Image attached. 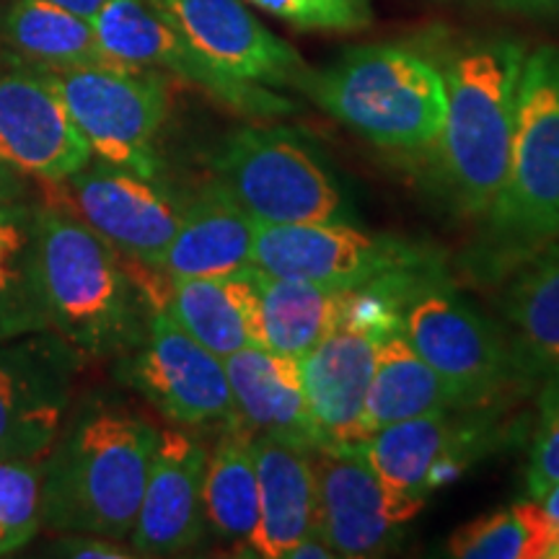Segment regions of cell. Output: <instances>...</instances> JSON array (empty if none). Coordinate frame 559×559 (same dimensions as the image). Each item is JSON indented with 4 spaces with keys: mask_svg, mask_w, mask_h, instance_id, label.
I'll return each mask as SVG.
<instances>
[{
    "mask_svg": "<svg viewBox=\"0 0 559 559\" xmlns=\"http://www.w3.org/2000/svg\"><path fill=\"white\" fill-rule=\"evenodd\" d=\"M218 187L257 223H353L355 207L309 143L288 128L243 124L213 156Z\"/></svg>",
    "mask_w": 559,
    "mask_h": 559,
    "instance_id": "cell-6",
    "label": "cell"
},
{
    "mask_svg": "<svg viewBox=\"0 0 559 559\" xmlns=\"http://www.w3.org/2000/svg\"><path fill=\"white\" fill-rule=\"evenodd\" d=\"M202 58L234 79L267 88H300L309 66L241 0H153Z\"/></svg>",
    "mask_w": 559,
    "mask_h": 559,
    "instance_id": "cell-16",
    "label": "cell"
},
{
    "mask_svg": "<svg viewBox=\"0 0 559 559\" xmlns=\"http://www.w3.org/2000/svg\"><path fill=\"white\" fill-rule=\"evenodd\" d=\"M260 477V523L243 547L249 555L283 559L293 544L317 531V474L313 449L254 432Z\"/></svg>",
    "mask_w": 559,
    "mask_h": 559,
    "instance_id": "cell-20",
    "label": "cell"
},
{
    "mask_svg": "<svg viewBox=\"0 0 559 559\" xmlns=\"http://www.w3.org/2000/svg\"><path fill=\"white\" fill-rule=\"evenodd\" d=\"M379 342L376 334L337 326L300 358L319 449H355L366 440L362 412Z\"/></svg>",
    "mask_w": 559,
    "mask_h": 559,
    "instance_id": "cell-18",
    "label": "cell"
},
{
    "mask_svg": "<svg viewBox=\"0 0 559 559\" xmlns=\"http://www.w3.org/2000/svg\"><path fill=\"white\" fill-rule=\"evenodd\" d=\"M202 513H205V526L226 542L243 544L260 523L254 430L247 428L241 419H230L218 445L207 453Z\"/></svg>",
    "mask_w": 559,
    "mask_h": 559,
    "instance_id": "cell-26",
    "label": "cell"
},
{
    "mask_svg": "<svg viewBox=\"0 0 559 559\" xmlns=\"http://www.w3.org/2000/svg\"><path fill=\"white\" fill-rule=\"evenodd\" d=\"M158 430L117 407H88L45 461L41 526L60 534L130 539Z\"/></svg>",
    "mask_w": 559,
    "mask_h": 559,
    "instance_id": "cell-2",
    "label": "cell"
},
{
    "mask_svg": "<svg viewBox=\"0 0 559 559\" xmlns=\"http://www.w3.org/2000/svg\"><path fill=\"white\" fill-rule=\"evenodd\" d=\"M559 481V381H547V394L542 400L539 428L531 443L526 485L531 498L539 500L549 487Z\"/></svg>",
    "mask_w": 559,
    "mask_h": 559,
    "instance_id": "cell-33",
    "label": "cell"
},
{
    "mask_svg": "<svg viewBox=\"0 0 559 559\" xmlns=\"http://www.w3.org/2000/svg\"><path fill=\"white\" fill-rule=\"evenodd\" d=\"M257 221L218 185L181 207V223L158 272L169 277H226L243 272L254 254Z\"/></svg>",
    "mask_w": 559,
    "mask_h": 559,
    "instance_id": "cell-23",
    "label": "cell"
},
{
    "mask_svg": "<svg viewBox=\"0 0 559 559\" xmlns=\"http://www.w3.org/2000/svg\"><path fill=\"white\" fill-rule=\"evenodd\" d=\"M55 555L62 557H99V559H128L135 557V551L124 549L120 542L107 539L96 534H68L60 542L52 544Z\"/></svg>",
    "mask_w": 559,
    "mask_h": 559,
    "instance_id": "cell-34",
    "label": "cell"
},
{
    "mask_svg": "<svg viewBox=\"0 0 559 559\" xmlns=\"http://www.w3.org/2000/svg\"><path fill=\"white\" fill-rule=\"evenodd\" d=\"M251 264L275 277L360 288L394 270L436 264L423 247L353 223H257Z\"/></svg>",
    "mask_w": 559,
    "mask_h": 559,
    "instance_id": "cell-10",
    "label": "cell"
},
{
    "mask_svg": "<svg viewBox=\"0 0 559 559\" xmlns=\"http://www.w3.org/2000/svg\"><path fill=\"white\" fill-rule=\"evenodd\" d=\"M47 3L60 5V9H66L70 13H79L83 19H94L96 11H99L102 5H107L109 0H47Z\"/></svg>",
    "mask_w": 559,
    "mask_h": 559,
    "instance_id": "cell-38",
    "label": "cell"
},
{
    "mask_svg": "<svg viewBox=\"0 0 559 559\" xmlns=\"http://www.w3.org/2000/svg\"><path fill=\"white\" fill-rule=\"evenodd\" d=\"M236 417L264 436L319 449L300 360L267 347H243L223 358Z\"/></svg>",
    "mask_w": 559,
    "mask_h": 559,
    "instance_id": "cell-22",
    "label": "cell"
},
{
    "mask_svg": "<svg viewBox=\"0 0 559 559\" xmlns=\"http://www.w3.org/2000/svg\"><path fill=\"white\" fill-rule=\"evenodd\" d=\"M317 531L337 557H383L400 547L402 531L419 510L396 500L358 445L313 449Z\"/></svg>",
    "mask_w": 559,
    "mask_h": 559,
    "instance_id": "cell-13",
    "label": "cell"
},
{
    "mask_svg": "<svg viewBox=\"0 0 559 559\" xmlns=\"http://www.w3.org/2000/svg\"><path fill=\"white\" fill-rule=\"evenodd\" d=\"M539 500H542L544 513L549 515L551 526H555V531H557V547H555V555H551V557H559V481L555 487H549Z\"/></svg>",
    "mask_w": 559,
    "mask_h": 559,
    "instance_id": "cell-39",
    "label": "cell"
},
{
    "mask_svg": "<svg viewBox=\"0 0 559 559\" xmlns=\"http://www.w3.org/2000/svg\"><path fill=\"white\" fill-rule=\"evenodd\" d=\"M122 381L181 428L236 417L226 366L164 309H153L145 340L120 368Z\"/></svg>",
    "mask_w": 559,
    "mask_h": 559,
    "instance_id": "cell-12",
    "label": "cell"
},
{
    "mask_svg": "<svg viewBox=\"0 0 559 559\" xmlns=\"http://www.w3.org/2000/svg\"><path fill=\"white\" fill-rule=\"evenodd\" d=\"M492 9L521 19H559V0H489Z\"/></svg>",
    "mask_w": 559,
    "mask_h": 559,
    "instance_id": "cell-35",
    "label": "cell"
},
{
    "mask_svg": "<svg viewBox=\"0 0 559 559\" xmlns=\"http://www.w3.org/2000/svg\"><path fill=\"white\" fill-rule=\"evenodd\" d=\"M47 459L0 461V557L26 547L41 528Z\"/></svg>",
    "mask_w": 559,
    "mask_h": 559,
    "instance_id": "cell-31",
    "label": "cell"
},
{
    "mask_svg": "<svg viewBox=\"0 0 559 559\" xmlns=\"http://www.w3.org/2000/svg\"><path fill=\"white\" fill-rule=\"evenodd\" d=\"M526 55L521 39L481 37L456 47L443 66L440 166L461 213L474 218H487L506 185Z\"/></svg>",
    "mask_w": 559,
    "mask_h": 559,
    "instance_id": "cell-3",
    "label": "cell"
},
{
    "mask_svg": "<svg viewBox=\"0 0 559 559\" xmlns=\"http://www.w3.org/2000/svg\"><path fill=\"white\" fill-rule=\"evenodd\" d=\"M19 192H21L19 171L0 158V205H5V202H16Z\"/></svg>",
    "mask_w": 559,
    "mask_h": 559,
    "instance_id": "cell-37",
    "label": "cell"
},
{
    "mask_svg": "<svg viewBox=\"0 0 559 559\" xmlns=\"http://www.w3.org/2000/svg\"><path fill=\"white\" fill-rule=\"evenodd\" d=\"M3 37L21 60L41 70L117 66L102 52L91 19L47 0H16L5 13Z\"/></svg>",
    "mask_w": 559,
    "mask_h": 559,
    "instance_id": "cell-28",
    "label": "cell"
},
{
    "mask_svg": "<svg viewBox=\"0 0 559 559\" xmlns=\"http://www.w3.org/2000/svg\"><path fill=\"white\" fill-rule=\"evenodd\" d=\"M469 445L472 432L459 430L449 412H432L370 432L358 449L396 500L423 510L432 489L459 477Z\"/></svg>",
    "mask_w": 559,
    "mask_h": 559,
    "instance_id": "cell-19",
    "label": "cell"
},
{
    "mask_svg": "<svg viewBox=\"0 0 559 559\" xmlns=\"http://www.w3.org/2000/svg\"><path fill=\"white\" fill-rule=\"evenodd\" d=\"M164 309L190 337L218 358L262 347L260 288L254 267L226 277H169Z\"/></svg>",
    "mask_w": 559,
    "mask_h": 559,
    "instance_id": "cell-21",
    "label": "cell"
},
{
    "mask_svg": "<svg viewBox=\"0 0 559 559\" xmlns=\"http://www.w3.org/2000/svg\"><path fill=\"white\" fill-rule=\"evenodd\" d=\"M50 73L96 158L156 177V138L169 111V83L158 70L81 66Z\"/></svg>",
    "mask_w": 559,
    "mask_h": 559,
    "instance_id": "cell-8",
    "label": "cell"
},
{
    "mask_svg": "<svg viewBox=\"0 0 559 559\" xmlns=\"http://www.w3.org/2000/svg\"><path fill=\"white\" fill-rule=\"evenodd\" d=\"M300 32H360L370 26L368 0H249Z\"/></svg>",
    "mask_w": 559,
    "mask_h": 559,
    "instance_id": "cell-32",
    "label": "cell"
},
{
    "mask_svg": "<svg viewBox=\"0 0 559 559\" xmlns=\"http://www.w3.org/2000/svg\"><path fill=\"white\" fill-rule=\"evenodd\" d=\"M557 531L536 502H519L461 526L449 551L461 559H544L555 555Z\"/></svg>",
    "mask_w": 559,
    "mask_h": 559,
    "instance_id": "cell-30",
    "label": "cell"
},
{
    "mask_svg": "<svg viewBox=\"0 0 559 559\" xmlns=\"http://www.w3.org/2000/svg\"><path fill=\"white\" fill-rule=\"evenodd\" d=\"M402 334L449 386L453 404L481 407L510 381H523L513 347L492 321L461 300L438 272L412 293Z\"/></svg>",
    "mask_w": 559,
    "mask_h": 559,
    "instance_id": "cell-7",
    "label": "cell"
},
{
    "mask_svg": "<svg viewBox=\"0 0 559 559\" xmlns=\"http://www.w3.org/2000/svg\"><path fill=\"white\" fill-rule=\"evenodd\" d=\"M456 409L449 386L417 355L402 332L389 334L379 342L373 379H370L362 432L386 428L402 419L432 415V412Z\"/></svg>",
    "mask_w": 559,
    "mask_h": 559,
    "instance_id": "cell-27",
    "label": "cell"
},
{
    "mask_svg": "<svg viewBox=\"0 0 559 559\" xmlns=\"http://www.w3.org/2000/svg\"><path fill=\"white\" fill-rule=\"evenodd\" d=\"M0 158L19 174L52 185H62L94 158L50 70H0Z\"/></svg>",
    "mask_w": 559,
    "mask_h": 559,
    "instance_id": "cell-14",
    "label": "cell"
},
{
    "mask_svg": "<svg viewBox=\"0 0 559 559\" xmlns=\"http://www.w3.org/2000/svg\"><path fill=\"white\" fill-rule=\"evenodd\" d=\"M81 360L52 330L0 342V461L47 459L62 432Z\"/></svg>",
    "mask_w": 559,
    "mask_h": 559,
    "instance_id": "cell-11",
    "label": "cell"
},
{
    "mask_svg": "<svg viewBox=\"0 0 559 559\" xmlns=\"http://www.w3.org/2000/svg\"><path fill=\"white\" fill-rule=\"evenodd\" d=\"M559 239V47L526 55L506 185L487 213L485 262L515 270Z\"/></svg>",
    "mask_w": 559,
    "mask_h": 559,
    "instance_id": "cell-5",
    "label": "cell"
},
{
    "mask_svg": "<svg viewBox=\"0 0 559 559\" xmlns=\"http://www.w3.org/2000/svg\"><path fill=\"white\" fill-rule=\"evenodd\" d=\"M298 91L355 135L396 151L436 145L449 107L443 70L400 45L347 50L326 68H311Z\"/></svg>",
    "mask_w": 559,
    "mask_h": 559,
    "instance_id": "cell-4",
    "label": "cell"
},
{
    "mask_svg": "<svg viewBox=\"0 0 559 559\" xmlns=\"http://www.w3.org/2000/svg\"><path fill=\"white\" fill-rule=\"evenodd\" d=\"M34 230L50 330L94 358L135 349L153 309L122 251L66 207H37Z\"/></svg>",
    "mask_w": 559,
    "mask_h": 559,
    "instance_id": "cell-1",
    "label": "cell"
},
{
    "mask_svg": "<svg viewBox=\"0 0 559 559\" xmlns=\"http://www.w3.org/2000/svg\"><path fill=\"white\" fill-rule=\"evenodd\" d=\"M207 451L181 428L158 430L148 481L140 500L130 544L140 557H174L198 547L205 536L202 479Z\"/></svg>",
    "mask_w": 559,
    "mask_h": 559,
    "instance_id": "cell-17",
    "label": "cell"
},
{
    "mask_svg": "<svg viewBox=\"0 0 559 559\" xmlns=\"http://www.w3.org/2000/svg\"><path fill=\"white\" fill-rule=\"evenodd\" d=\"M502 311L523 379L559 381V239L515 267Z\"/></svg>",
    "mask_w": 559,
    "mask_h": 559,
    "instance_id": "cell-24",
    "label": "cell"
},
{
    "mask_svg": "<svg viewBox=\"0 0 559 559\" xmlns=\"http://www.w3.org/2000/svg\"><path fill=\"white\" fill-rule=\"evenodd\" d=\"M91 26L102 52L117 66L179 75L239 115L270 120L298 109L288 96L275 94L260 83L234 79L202 58L153 0H109L91 19Z\"/></svg>",
    "mask_w": 559,
    "mask_h": 559,
    "instance_id": "cell-9",
    "label": "cell"
},
{
    "mask_svg": "<svg viewBox=\"0 0 559 559\" xmlns=\"http://www.w3.org/2000/svg\"><path fill=\"white\" fill-rule=\"evenodd\" d=\"M62 185H68L66 210L124 257L158 270L181 223V205L156 185V177L88 160Z\"/></svg>",
    "mask_w": 559,
    "mask_h": 559,
    "instance_id": "cell-15",
    "label": "cell"
},
{
    "mask_svg": "<svg viewBox=\"0 0 559 559\" xmlns=\"http://www.w3.org/2000/svg\"><path fill=\"white\" fill-rule=\"evenodd\" d=\"M337 555L330 549V544L319 536V531H313V534L306 536V539H300L298 544H293L288 549V555L283 559H334Z\"/></svg>",
    "mask_w": 559,
    "mask_h": 559,
    "instance_id": "cell-36",
    "label": "cell"
},
{
    "mask_svg": "<svg viewBox=\"0 0 559 559\" xmlns=\"http://www.w3.org/2000/svg\"><path fill=\"white\" fill-rule=\"evenodd\" d=\"M37 207L0 205V342L50 330L37 270Z\"/></svg>",
    "mask_w": 559,
    "mask_h": 559,
    "instance_id": "cell-29",
    "label": "cell"
},
{
    "mask_svg": "<svg viewBox=\"0 0 559 559\" xmlns=\"http://www.w3.org/2000/svg\"><path fill=\"white\" fill-rule=\"evenodd\" d=\"M254 277L260 288L262 347L272 353L300 360L342 324L347 288L275 277L257 267Z\"/></svg>",
    "mask_w": 559,
    "mask_h": 559,
    "instance_id": "cell-25",
    "label": "cell"
}]
</instances>
